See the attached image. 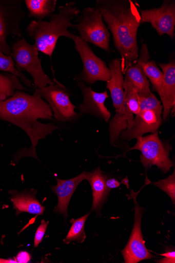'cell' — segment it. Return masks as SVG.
Listing matches in <instances>:
<instances>
[{
    "instance_id": "5b68a950",
    "label": "cell",
    "mask_w": 175,
    "mask_h": 263,
    "mask_svg": "<svg viewBox=\"0 0 175 263\" xmlns=\"http://www.w3.org/2000/svg\"><path fill=\"white\" fill-rule=\"evenodd\" d=\"M11 51L16 68L21 72L26 71L31 75L35 88L41 89L55 84V80L52 81L45 73L35 44L31 45L22 39L13 44Z\"/></svg>"
},
{
    "instance_id": "e0dca14e",
    "label": "cell",
    "mask_w": 175,
    "mask_h": 263,
    "mask_svg": "<svg viewBox=\"0 0 175 263\" xmlns=\"http://www.w3.org/2000/svg\"><path fill=\"white\" fill-rule=\"evenodd\" d=\"M88 173L83 172L78 176L68 180L56 179L57 184L52 186L53 192L57 195L59 203L54 212L62 214L65 218L68 216V207L70 200L79 184L86 180Z\"/></svg>"
},
{
    "instance_id": "484cf974",
    "label": "cell",
    "mask_w": 175,
    "mask_h": 263,
    "mask_svg": "<svg viewBox=\"0 0 175 263\" xmlns=\"http://www.w3.org/2000/svg\"><path fill=\"white\" fill-rule=\"evenodd\" d=\"M139 102L140 111L155 110L163 112L162 103L152 92L145 96L139 95Z\"/></svg>"
},
{
    "instance_id": "f546056e",
    "label": "cell",
    "mask_w": 175,
    "mask_h": 263,
    "mask_svg": "<svg viewBox=\"0 0 175 263\" xmlns=\"http://www.w3.org/2000/svg\"><path fill=\"white\" fill-rule=\"evenodd\" d=\"M16 259H15L16 262H28L30 261L31 256L30 254L27 252H21L16 256Z\"/></svg>"
},
{
    "instance_id": "83f0119b",
    "label": "cell",
    "mask_w": 175,
    "mask_h": 263,
    "mask_svg": "<svg viewBox=\"0 0 175 263\" xmlns=\"http://www.w3.org/2000/svg\"><path fill=\"white\" fill-rule=\"evenodd\" d=\"M48 222L44 220H42L41 225L38 227L36 232L34 238V247L37 248L42 242L45 234Z\"/></svg>"
},
{
    "instance_id": "9a60e30c",
    "label": "cell",
    "mask_w": 175,
    "mask_h": 263,
    "mask_svg": "<svg viewBox=\"0 0 175 263\" xmlns=\"http://www.w3.org/2000/svg\"><path fill=\"white\" fill-rule=\"evenodd\" d=\"M149 58L147 45L142 43L137 60L124 73L126 76L124 81L130 83L137 90L140 96H145L152 92L143 70L144 65L149 61Z\"/></svg>"
},
{
    "instance_id": "52a82bcc",
    "label": "cell",
    "mask_w": 175,
    "mask_h": 263,
    "mask_svg": "<svg viewBox=\"0 0 175 263\" xmlns=\"http://www.w3.org/2000/svg\"><path fill=\"white\" fill-rule=\"evenodd\" d=\"M137 139L136 145L130 150L141 152V162L146 170L156 165L165 174L170 171L174 165L169 157L172 147L160 139L157 131Z\"/></svg>"
},
{
    "instance_id": "277c9868",
    "label": "cell",
    "mask_w": 175,
    "mask_h": 263,
    "mask_svg": "<svg viewBox=\"0 0 175 263\" xmlns=\"http://www.w3.org/2000/svg\"><path fill=\"white\" fill-rule=\"evenodd\" d=\"M111 79L107 82L110 90L115 115L110 122L111 145H113L122 131L128 127L126 115V93L123 88L124 78L121 61L116 59L109 63Z\"/></svg>"
},
{
    "instance_id": "9c48e42d",
    "label": "cell",
    "mask_w": 175,
    "mask_h": 263,
    "mask_svg": "<svg viewBox=\"0 0 175 263\" xmlns=\"http://www.w3.org/2000/svg\"><path fill=\"white\" fill-rule=\"evenodd\" d=\"M55 84L43 88H35L34 92L45 99L51 108L56 120L69 122L81 115L75 112V106L70 101V93L66 88L55 80Z\"/></svg>"
},
{
    "instance_id": "30bf717a",
    "label": "cell",
    "mask_w": 175,
    "mask_h": 263,
    "mask_svg": "<svg viewBox=\"0 0 175 263\" xmlns=\"http://www.w3.org/2000/svg\"><path fill=\"white\" fill-rule=\"evenodd\" d=\"M21 1H0V51L12 57L7 38L12 34L22 36L20 24L24 17Z\"/></svg>"
},
{
    "instance_id": "ffe728a7",
    "label": "cell",
    "mask_w": 175,
    "mask_h": 263,
    "mask_svg": "<svg viewBox=\"0 0 175 263\" xmlns=\"http://www.w3.org/2000/svg\"><path fill=\"white\" fill-rule=\"evenodd\" d=\"M29 11L30 18L43 21L51 16L55 11L56 0H26L24 1Z\"/></svg>"
},
{
    "instance_id": "44dd1931",
    "label": "cell",
    "mask_w": 175,
    "mask_h": 263,
    "mask_svg": "<svg viewBox=\"0 0 175 263\" xmlns=\"http://www.w3.org/2000/svg\"><path fill=\"white\" fill-rule=\"evenodd\" d=\"M123 88L126 93V115L128 123L127 128H130L134 121V115L140 111L139 95L137 90L128 82L124 81Z\"/></svg>"
},
{
    "instance_id": "6da1fadb",
    "label": "cell",
    "mask_w": 175,
    "mask_h": 263,
    "mask_svg": "<svg viewBox=\"0 0 175 263\" xmlns=\"http://www.w3.org/2000/svg\"><path fill=\"white\" fill-rule=\"evenodd\" d=\"M53 112L48 104L34 92L33 95L17 90L12 97L0 101V120L13 124L23 129L30 138V149L21 150L16 157L18 160L24 157L39 160L36 153L38 141L52 134L60 127L53 124H42L38 119L53 120Z\"/></svg>"
},
{
    "instance_id": "ac0fdd59",
    "label": "cell",
    "mask_w": 175,
    "mask_h": 263,
    "mask_svg": "<svg viewBox=\"0 0 175 263\" xmlns=\"http://www.w3.org/2000/svg\"><path fill=\"white\" fill-rule=\"evenodd\" d=\"M90 184L93 196L91 210L98 213L102 209L110 191L106 185L107 178L99 167L88 173L87 179Z\"/></svg>"
},
{
    "instance_id": "603a6c76",
    "label": "cell",
    "mask_w": 175,
    "mask_h": 263,
    "mask_svg": "<svg viewBox=\"0 0 175 263\" xmlns=\"http://www.w3.org/2000/svg\"><path fill=\"white\" fill-rule=\"evenodd\" d=\"M144 74L154 89L161 95L164 83V74L153 61H148L143 66Z\"/></svg>"
},
{
    "instance_id": "1f68e13d",
    "label": "cell",
    "mask_w": 175,
    "mask_h": 263,
    "mask_svg": "<svg viewBox=\"0 0 175 263\" xmlns=\"http://www.w3.org/2000/svg\"><path fill=\"white\" fill-rule=\"evenodd\" d=\"M0 262L1 263H8V262H16V260L14 259H0Z\"/></svg>"
},
{
    "instance_id": "ba28073f",
    "label": "cell",
    "mask_w": 175,
    "mask_h": 263,
    "mask_svg": "<svg viewBox=\"0 0 175 263\" xmlns=\"http://www.w3.org/2000/svg\"><path fill=\"white\" fill-rule=\"evenodd\" d=\"M73 41L75 49L83 64L82 73L75 77L73 80L77 82H83L90 85L98 81L108 82L111 79V71L106 63L98 58L88 43L80 36H76Z\"/></svg>"
},
{
    "instance_id": "4fadbf2b",
    "label": "cell",
    "mask_w": 175,
    "mask_h": 263,
    "mask_svg": "<svg viewBox=\"0 0 175 263\" xmlns=\"http://www.w3.org/2000/svg\"><path fill=\"white\" fill-rule=\"evenodd\" d=\"M162 112L155 110L140 111L135 115L132 126L122 132L121 138L131 140L148 133H155L162 124Z\"/></svg>"
},
{
    "instance_id": "4316f807",
    "label": "cell",
    "mask_w": 175,
    "mask_h": 263,
    "mask_svg": "<svg viewBox=\"0 0 175 263\" xmlns=\"http://www.w3.org/2000/svg\"><path fill=\"white\" fill-rule=\"evenodd\" d=\"M169 196L173 204L175 203V171L172 175L165 179L153 183Z\"/></svg>"
},
{
    "instance_id": "8fae6325",
    "label": "cell",
    "mask_w": 175,
    "mask_h": 263,
    "mask_svg": "<svg viewBox=\"0 0 175 263\" xmlns=\"http://www.w3.org/2000/svg\"><path fill=\"white\" fill-rule=\"evenodd\" d=\"M141 23H149L160 36L167 34L174 37L175 1L165 0L161 7L148 10L139 9Z\"/></svg>"
},
{
    "instance_id": "4dcf8cb0",
    "label": "cell",
    "mask_w": 175,
    "mask_h": 263,
    "mask_svg": "<svg viewBox=\"0 0 175 263\" xmlns=\"http://www.w3.org/2000/svg\"><path fill=\"white\" fill-rule=\"evenodd\" d=\"M120 184L121 183L114 178L107 179L106 180V185L109 190L119 187Z\"/></svg>"
},
{
    "instance_id": "d6986e66",
    "label": "cell",
    "mask_w": 175,
    "mask_h": 263,
    "mask_svg": "<svg viewBox=\"0 0 175 263\" xmlns=\"http://www.w3.org/2000/svg\"><path fill=\"white\" fill-rule=\"evenodd\" d=\"M32 191L31 192L20 194L14 196L11 199L16 214L22 212H28L32 214L42 215L45 210L40 202L36 199V193Z\"/></svg>"
},
{
    "instance_id": "7c38bea8",
    "label": "cell",
    "mask_w": 175,
    "mask_h": 263,
    "mask_svg": "<svg viewBox=\"0 0 175 263\" xmlns=\"http://www.w3.org/2000/svg\"><path fill=\"white\" fill-rule=\"evenodd\" d=\"M132 196L135 199L134 224L129 242L126 248L121 251L126 263H137L143 260L154 257V256L150 254L145 247L141 231L143 209L138 204L133 191H132Z\"/></svg>"
},
{
    "instance_id": "d4e9b609",
    "label": "cell",
    "mask_w": 175,
    "mask_h": 263,
    "mask_svg": "<svg viewBox=\"0 0 175 263\" xmlns=\"http://www.w3.org/2000/svg\"><path fill=\"white\" fill-rule=\"evenodd\" d=\"M0 70L6 71L11 74L20 78L22 82L26 86L32 87V82L28 79L15 67V64L12 57H8L0 51Z\"/></svg>"
},
{
    "instance_id": "7a4b0ae2",
    "label": "cell",
    "mask_w": 175,
    "mask_h": 263,
    "mask_svg": "<svg viewBox=\"0 0 175 263\" xmlns=\"http://www.w3.org/2000/svg\"><path fill=\"white\" fill-rule=\"evenodd\" d=\"M111 31L122 61V73L137 60L138 31L141 25L139 9L131 0H97L95 7Z\"/></svg>"
},
{
    "instance_id": "3957f363",
    "label": "cell",
    "mask_w": 175,
    "mask_h": 263,
    "mask_svg": "<svg viewBox=\"0 0 175 263\" xmlns=\"http://www.w3.org/2000/svg\"><path fill=\"white\" fill-rule=\"evenodd\" d=\"M80 13L76 3H69L60 6L58 13L50 16L49 21L32 20L27 27V32L35 41L38 51L52 59L60 37H68L73 41L76 38V36L68 29L73 28L71 21L79 16Z\"/></svg>"
},
{
    "instance_id": "5bb4252c",
    "label": "cell",
    "mask_w": 175,
    "mask_h": 263,
    "mask_svg": "<svg viewBox=\"0 0 175 263\" xmlns=\"http://www.w3.org/2000/svg\"><path fill=\"white\" fill-rule=\"evenodd\" d=\"M77 84L84 96V102L79 108L82 114L93 115L109 122L111 113L105 104L109 98L107 91L98 92L93 91L91 86H87L83 82Z\"/></svg>"
},
{
    "instance_id": "2e32d148",
    "label": "cell",
    "mask_w": 175,
    "mask_h": 263,
    "mask_svg": "<svg viewBox=\"0 0 175 263\" xmlns=\"http://www.w3.org/2000/svg\"><path fill=\"white\" fill-rule=\"evenodd\" d=\"M164 74V83L160 98L163 108V117L165 120L170 113L174 115L175 108V63L170 62L160 64Z\"/></svg>"
},
{
    "instance_id": "7402d4cb",
    "label": "cell",
    "mask_w": 175,
    "mask_h": 263,
    "mask_svg": "<svg viewBox=\"0 0 175 263\" xmlns=\"http://www.w3.org/2000/svg\"><path fill=\"white\" fill-rule=\"evenodd\" d=\"M17 90L29 89L22 84L17 77L8 73H0V101L12 97Z\"/></svg>"
},
{
    "instance_id": "f1b7e54d",
    "label": "cell",
    "mask_w": 175,
    "mask_h": 263,
    "mask_svg": "<svg viewBox=\"0 0 175 263\" xmlns=\"http://www.w3.org/2000/svg\"><path fill=\"white\" fill-rule=\"evenodd\" d=\"M164 257L158 260L160 263H174L175 262V252L174 249L167 250L165 253L161 254Z\"/></svg>"
},
{
    "instance_id": "8992f818",
    "label": "cell",
    "mask_w": 175,
    "mask_h": 263,
    "mask_svg": "<svg viewBox=\"0 0 175 263\" xmlns=\"http://www.w3.org/2000/svg\"><path fill=\"white\" fill-rule=\"evenodd\" d=\"M73 25L86 43H90L105 51H110V34L103 21V17L95 8H85Z\"/></svg>"
},
{
    "instance_id": "cb8c5ba5",
    "label": "cell",
    "mask_w": 175,
    "mask_h": 263,
    "mask_svg": "<svg viewBox=\"0 0 175 263\" xmlns=\"http://www.w3.org/2000/svg\"><path fill=\"white\" fill-rule=\"evenodd\" d=\"M88 213L83 217L74 220L64 240V243L69 244L71 241H78L79 243H83L86 238L85 232V222L89 216Z\"/></svg>"
}]
</instances>
